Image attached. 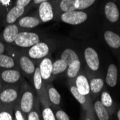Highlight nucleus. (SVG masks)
I'll return each mask as SVG.
<instances>
[{"instance_id": "nucleus-20", "label": "nucleus", "mask_w": 120, "mask_h": 120, "mask_svg": "<svg viewBox=\"0 0 120 120\" xmlns=\"http://www.w3.org/2000/svg\"><path fill=\"white\" fill-rule=\"evenodd\" d=\"M67 68H68V65L64 60H63L62 59L57 60L56 61H55L52 63V74H59V73L65 71Z\"/></svg>"}, {"instance_id": "nucleus-6", "label": "nucleus", "mask_w": 120, "mask_h": 120, "mask_svg": "<svg viewBox=\"0 0 120 120\" xmlns=\"http://www.w3.org/2000/svg\"><path fill=\"white\" fill-rule=\"evenodd\" d=\"M105 15L109 21L116 22L119 17V12L117 6L114 2H108L105 6Z\"/></svg>"}, {"instance_id": "nucleus-5", "label": "nucleus", "mask_w": 120, "mask_h": 120, "mask_svg": "<svg viewBox=\"0 0 120 120\" xmlns=\"http://www.w3.org/2000/svg\"><path fill=\"white\" fill-rule=\"evenodd\" d=\"M39 15L41 20L44 22L52 19L53 11L51 4L48 2H45L40 4L39 7Z\"/></svg>"}, {"instance_id": "nucleus-16", "label": "nucleus", "mask_w": 120, "mask_h": 120, "mask_svg": "<svg viewBox=\"0 0 120 120\" xmlns=\"http://www.w3.org/2000/svg\"><path fill=\"white\" fill-rule=\"evenodd\" d=\"M17 98V92L12 89H6L0 94V100L4 103L12 102Z\"/></svg>"}, {"instance_id": "nucleus-36", "label": "nucleus", "mask_w": 120, "mask_h": 120, "mask_svg": "<svg viewBox=\"0 0 120 120\" xmlns=\"http://www.w3.org/2000/svg\"><path fill=\"white\" fill-rule=\"evenodd\" d=\"M4 51V45L2 44V43L0 42V54L3 53Z\"/></svg>"}, {"instance_id": "nucleus-38", "label": "nucleus", "mask_w": 120, "mask_h": 120, "mask_svg": "<svg viewBox=\"0 0 120 120\" xmlns=\"http://www.w3.org/2000/svg\"><path fill=\"white\" fill-rule=\"evenodd\" d=\"M10 2V0H1V3L4 5H7Z\"/></svg>"}, {"instance_id": "nucleus-27", "label": "nucleus", "mask_w": 120, "mask_h": 120, "mask_svg": "<svg viewBox=\"0 0 120 120\" xmlns=\"http://www.w3.org/2000/svg\"><path fill=\"white\" fill-rule=\"evenodd\" d=\"M71 92L72 94V95L73 96V97L77 100L81 104H83L86 102V97L85 95H83L82 94H81L79 92V91L78 90L77 87L76 86H72L71 88Z\"/></svg>"}, {"instance_id": "nucleus-9", "label": "nucleus", "mask_w": 120, "mask_h": 120, "mask_svg": "<svg viewBox=\"0 0 120 120\" xmlns=\"http://www.w3.org/2000/svg\"><path fill=\"white\" fill-rule=\"evenodd\" d=\"M25 12V7L16 5L12 9H10L6 17L7 22L9 24H13L17 19L23 15Z\"/></svg>"}, {"instance_id": "nucleus-1", "label": "nucleus", "mask_w": 120, "mask_h": 120, "mask_svg": "<svg viewBox=\"0 0 120 120\" xmlns=\"http://www.w3.org/2000/svg\"><path fill=\"white\" fill-rule=\"evenodd\" d=\"M40 42L39 36L34 32H22L17 34L15 42L19 47L28 48Z\"/></svg>"}, {"instance_id": "nucleus-22", "label": "nucleus", "mask_w": 120, "mask_h": 120, "mask_svg": "<svg viewBox=\"0 0 120 120\" xmlns=\"http://www.w3.org/2000/svg\"><path fill=\"white\" fill-rule=\"evenodd\" d=\"M15 62L13 59L4 54H0V67L5 68H11L14 67Z\"/></svg>"}, {"instance_id": "nucleus-19", "label": "nucleus", "mask_w": 120, "mask_h": 120, "mask_svg": "<svg viewBox=\"0 0 120 120\" xmlns=\"http://www.w3.org/2000/svg\"><path fill=\"white\" fill-rule=\"evenodd\" d=\"M61 59L64 60L66 64L68 65V66L72 63L73 61L79 60V57L73 50L71 49H65L61 54Z\"/></svg>"}, {"instance_id": "nucleus-40", "label": "nucleus", "mask_w": 120, "mask_h": 120, "mask_svg": "<svg viewBox=\"0 0 120 120\" xmlns=\"http://www.w3.org/2000/svg\"><path fill=\"white\" fill-rule=\"evenodd\" d=\"M0 88H1V83H0Z\"/></svg>"}, {"instance_id": "nucleus-18", "label": "nucleus", "mask_w": 120, "mask_h": 120, "mask_svg": "<svg viewBox=\"0 0 120 120\" xmlns=\"http://www.w3.org/2000/svg\"><path fill=\"white\" fill-rule=\"evenodd\" d=\"M94 109L96 115L100 120H108L109 118L108 112L106 109L105 106L101 103V101H96L94 104Z\"/></svg>"}, {"instance_id": "nucleus-2", "label": "nucleus", "mask_w": 120, "mask_h": 120, "mask_svg": "<svg viewBox=\"0 0 120 120\" xmlns=\"http://www.w3.org/2000/svg\"><path fill=\"white\" fill-rule=\"evenodd\" d=\"M88 16L86 13L81 11H71L64 12L61 15V19L64 22L70 25H79L87 19Z\"/></svg>"}, {"instance_id": "nucleus-31", "label": "nucleus", "mask_w": 120, "mask_h": 120, "mask_svg": "<svg viewBox=\"0 0 120 120\" xmlns=\"http://www.w3.org/2000/svg\"><path fill=\"white\" fill-rule=\"evenodd\" d=\"M56 118L58 120H69L70 119L69 116L66 113H65V112H63L62 110L58 111L56 112Z\"/></svg>"}, {"instance_id": "nucleus-10", "label": "nucleus", "mask_w": 120, "mask_h": 120, "mask_svg": "<svg viewBox=\"0 0 120 120\" xmlns=\"http://www.w3.org/2000/svg\"><path fill=\"white\" fill-rule=\"evenodd\" d=\"M52 63L50 59L44 58L40 64V70L42 79L47 80L48 79L52 74Z\"/></svg>"}, {"instance_id": "nucleus-34", "label": "nucleus", "mask_w": 120, "mask_h": 120, "mask_svg": "<svg viewBox=\"0 0 120 120\" xmlns=\"http://www.w3.org/2000/svg\"><path fill=\"white\" fill-rule=\"evenodd\" d=\"M30 1L31 0H17L16 5L22 7H25L27 5H28L30 4Z\"/></svg>"}, {"instance_id": "nucleus-32", "label": "nucleus", "mask_w": 120, "mask_h": 120, "mask_svg": "<svg viewBox=\"0 0 120 120\" xmlns=\"http://www.w3.org/2000/svg\"><path fill=\"white\" fill-rule=\"evenodd\" d=\"M0 120H12V116L7 112H2L0 113Z\"/></svg>"}, {"instance_id": "nucleus-11", "label": "nucleus", "mask_w": 120, "mask_h": 120, "mask_svg": "<svg viewBox=\"0 0 120 120\" xmlns=\"http://www.w3.org/2000/svg\"><path fill=\"white\" fill-rule=\"evenodd\" d=\"M104 39L108 44L112 48H119L120 47V36L112 31H106L104 33Z\"/></svg>"}, {"instance_id": "nucleus-17", "label": "nucleus", "mask_w": 120, "mask_h": 120, "mask_svg": "<svg viewBox=\"0 0 120 120\" xmlns=\"http://www.w3.org/2000/svg\"><path fill=\"white\" fill-rule=\"evenodd\" d=\"M20 66L25 73L28 74H32L34 73L35 68V65L32 63V61L26 56H22L19 60Z\"/></svg>"}, {"instance_id": "nucleus-29", "label": "nucleus", "mask_w": 120, "mask_h": 120, "mask_svg": "<svg viewBox=\"0 0 120 120\" xmlns=\"http://www.w3.org/2000/svg\"><path fill=\"white\" fill-rule=\"evenodd\" d=\"M101 103L107 107H109L112 105V99L110 94L107 92H103L101 94Z\"/></svg>"}, {"instance_id": "nucleus-23", "label": "nucleus", "mask_w": 120, "mask_h": 120, "mask_svg": "<svg viewBox=\"0 0 120 120\" xmlns=\"http://www.w3.org/2000/svg\"><path fill=\"white\" fill-rule=\"evenodd\" d=\"M89 86L92 92L95 94L99 93L104 86V81L101 79H94L91 80Z\"/></svg>"}, {"instance_id": "nucleus-8", "label": "nucleus", "mask_w": 120, "mask_h": 120, "mask_svg": "<svg viewBox=\"0 0 120 120\" xmlns=\"http://www.w3.org/2000/svg\"><path fill=\"white\" fill-rule=\"evenodd\" d=\"M18 33L19 29L17 26L14 24H10L4 28L3 32V37L7 42L11 43L15 42V40Z\"/></svg>"}, {"instance_id": "nucleus-28", "label": "nucleus", "mask_w": 120, "mask_h": 120, "mask_svg": "<svg viewBox=\"0 0 120 120\" xmlns=\"http://www.w3.org/2000/svg\"><path fill=\"white\" fill-rule=\"evenodd\" d=\"M34 86L37 90H40L42 87V75L40 73V68H37L35 70V74H34Z\"/></svg>"}, {"instance_id": "nucleus-24", "label": "nucleus", "mask_w": 120, "mask_h": 120, "mask_svg": "<svg viewBox=\"0 0 120 120\" xmlns=\"http://www.w3.org/2000/svg\"><path fill=\"white\" fill-rule=\"evenodd\" d=\"M75 0H62L60 2V9L64 12L75 11L76 8L75 7Z\"/></svg>"}, {"instance_id": "nucleus-13", "label": "nucleus", "mask_w": 120, "mask_h": 120, "mask_svg": "<svg viewBox=\"0 0 120 120\" xmlns=\"http://www.w3.org/2000/svg\"><path fill=\"white\" fill-rule=\"evenodd\" d=\"M76 87L79 92L85 96L89 94L91 91L88 80L83 75H79L76 79Z\"/></svg>"}, {"instance_id": "nucleus-37", "label": "nucleus", "mask_w": 120, "mask_h": 120, "mask_svg": "<svg viewBox=\"0 0 120 120\" xmlns=\"http://www.w3.org/2000/svg\"><path fill=\"white\" fill-rule=\"evenodd\" d=\"M48 0H34V3L35 4H41L42 2H48Z\"/></svg>"}, {"instance_id": "nucleus-30", "label": "nucleus", "mask_w": 120, "mask_h": 120, "mask_svg": "<svg viewBox=\"0 0 120 120\" xmlns=\"http://www.w3.org/2000/svg\"><path fill=\"white\" fill-rule=\"evenodd\" d=\"M42 118L44 120H56V118L54 116L52 111L50 108H45L42 111Z\"/></svg>"}, {"instance_id": "nucleus-12", "label": "nucleus", "mask_w": 120, "mask_h": 120, "mask_svg": "<svg viewBox=\"0 0 120 120\" xmlns=\"http://www.w3.org/2000/svg\"><path fill=\"white\" fill-rule=\"evenodd\" d=\"M117 75H118V71H117L116 66L114 64L109 65V66L108 67L106 78V83L111 87L115 86L117 83Z\"/></svg>"}, {"instance_id": "nucleus-25", "label": "nucleus", "mask_w": 120, "mask_h": 120, "mask_svg": "<svg viewBox=\"0 0 120 120\" xmlns=\"http://www.w3.org/2000/svg\"><path fill=\"white\" fill-rule=\"evenodd\" d=\"M49 98L50 101L54 104L58 105L60 101V95L55 88H50L48 91Z\"/></svg>"}, {"instance_id": "nucleus-26", "label": "nucleus", "mask_w": 120, "mask_h": 120, "mask_svg": "<svg viewBox=\"0 0 120 120\" xmlns=\"http://www.w3.org/2000/svg\"><path fill=\"white\" fill-rule=\"evenodd\" d=\"M96 0H75V7L76 9H84L91 6Z\"/></svg>"}, {"instance_id": "nucleus-15", "label": "nucleus", "mask_w": 120, "mask_h": 120, "mask_svg": "<svg viewBox=\"0 0 120 120\" xmlns=\"http://www.w3.org/2000/svg\"><path fill=\"white\" fill-rule=\"evenodd\" d=\"M39 24V19L34 17H24L19 21V26L25 28H32L38 26Z\"/></svg>"}, {"instance_id": "nucleus-39", "label": "nucleus", "mask_w": 120, "mask_h": 120, "mask_svg": "<svg viewBox=\"0 0 120 120\" xmlns=\"http://www.w3.org/2000/svg\"><path fill=\"white\" fill-rule=\"evenodd\" d=\"M117 117H118V119L120 120V110L118 112V113H117Z\"/></svg>"}, {"instance_id": "nucleus-21", "label": "nucleus", "mask_w": 120, "mask_h": 120, "mask_svg": "<svg viewBox=\"0 0 120 120\" xmlns=\"http://www.w3.org/2000/svg\"><path fill=\"white\" fill-rule=\"evenodd\" d=\"M68 73L67 75L69 78H75L76 75H77V73L80 69L81 67V63L79 61V60H76L75 61H73L72 63H71L68 65Z\"/></svg>"}, {"instance_id": "nucleus-4", "label": "nucleus", "mask_w": 120, "mask_h": 120, "mask_svg": "<svg viewBox=\"0 0 120 120\" xmlns=\"http://www.w3.org/2000/svg\"><path fill=\"white\" fill-rule=\"evenodd\" d=\"M84 56L89 67L93 71H97L99 68V59L96 51L92 48H87L85 50Z\"/></svg>"}, {"instance_id": "nucleus-41", "label": "nucleus", "mask_w": 120, "mask_h": 120, "mask_svg": "<svg viewBox=\"0 0 120 120\" xmlns=\"http://www.w3.org/2000/svg\"><path fill=\"white\" fill-rule=\"evenodd\" d=\"M2 3H1V0H0V4H1Z\"/></svg>"}, {"instance_id": "nucleus-33", "label": "nucleus", "mask_w": 120, "mask_h": 120, "mask_svg": "<svg viewBox=\"0 0 120 120\" xmlns=\"http://www.w3.org/2000/svg\"><path fill=\"white\" fill-rule=\"evenodd\" d=\"M27 119L28 120H39L40 117H39L38 114H37V112H30V113L28 115Z\"/></svg>"}, {"instance_id": "nucleus-35", "label": "nucleus", "mask_w": 120, "mask_h": 120, "mask_svg": "<svg viewBox=\"0 0 120 120\" xmlns=\"http://www.w3.org/2000/svg\"><path fill=\"white\" fill-rule=\"evenodd\" d=\"M15 118L17 120H24V116L22 115V113L19 111H16L15 112Z\"/></svg>"}, {"instance_id": "nucleus-3", "label": "nucleus", "mask_w": 120, "mask_h": 120, "mask_svg": "<svg viewBox=\"0 0 120 120\" xmlns=\"http://www.w3.org/2000/svg\"><path fill=\"white\" fill-rule=\"evenodd\" d=\"M49 52V48L45 42H38L31 46L29 50V56L33 59H40L45 57Z\"/></svg>"}, {"instance_id": "nucleus-14", "label": "nucleus", "mask_w": 120, "mask_h": 120, "mask_svg": "<svg viewBox=\"0 0 120 120\" xmlns=\"http://www.w3.org/2000/svg\"><path fill=\"white\" fill-rule=\"evenodd\" d=\"M2 78L7 83H15L20 78V73L15 70H7L2 73Z\"/></svg>"}, {"instance_id": "nucleus-7", "label": "nucleus", "mask_w": 120, "mask_h": 120, "mask_svg": "<svg viewBox=\"0 0 120 120\" xmlns=\"http://www.w3.org/2000/svg\"><path fill=\"white\" fill-rule=\"evenodd\" d=\"M32 106H33V95L30 91L24 93L22 96L20 106L22 112L28 113L31 111Z\"/></svg>"}]
</instances>
